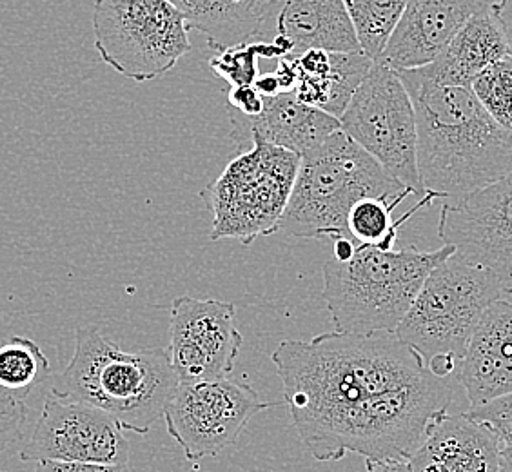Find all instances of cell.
Instances as JSON below:
<instances>
[{
  "label": "cell",
  "mask_w": 512,
  "mask_h": 472,
  "mask_svg": "<svg viewBox=\"0 0 512 472\" xmlns=\"http://www.w3.org/2000/svg\"><path fill=\"white\" fill-rule=\"evenodd\" d=\"M491 11L502 26L503 37L507 42V48H509V55H512V0H496Z\"/></svg>",
  "instance_id": "31"
},
{
  "label": "cell",
  "mask_w": 512,
  "mask_h": 472,
  "mask_svg": "<svg viewBox=\"0 0 512 472\" xmlns=\"http://www.w3.org/2000/svg\"><path fill=\"white\" fill-rule=\"evenodd\" d=\"M227 100H229V106L235 109L240 117H256L264 108V97L255 86L231 88Z\"/></svg>",
  "instance_id": "29"
},
{
  "label": "cell",
  "mask_w": 512,
  "mask_h": 472,
  "mask_svg": "<svg viewBox=\"0 0 512 472\" xmlns=\"http://www.w3.org/2000/svg\"><path fill=\"white\" fill-rule=\"evenodd\" d=\"M178 384L166 349L129 353L88 325L77 331L73 356L51 393L97 407L126 433L148 434Z\"/></svg>",
  "instance_id": "3"
},
{
  "label": "cell",
  "mask_w": 512,
  "mask_h": 472,
  "mask_svg": "<svg viewBox=\"0 0 512 472\" xmlns=\"http://www.w3.org/2000/svg\"><path fill=\"white\" fill-rule=\"evenodd\" d=\"M507 55L502 26L487 10L474 15L431 64L416 71L438 86L471 88L480 73Z\"/></svg>",
  "instance_id": "19"
},
{
  "label": "cell",
  "mask_w": 512,
  "mask_h": 472,
  "mask_svg": "<svg viewBox=\"0 0 512 472\" xmlns=\"http://www.w3.org/2000/svg\"><path fill=\"white\" fill-rule=\"evenodd\" d=\"M233 122L251 140L262 138L300 157L340 129L338 118L300 102L295 91L264 97V108L256 117L233 118Z\"/></svg>",
  "instance_id": "18"
},
{
  "label": "cell",
  "mask_w": 512,
  "mask_h": 472,
  "mask_svg": "<svg viewBox=\"0 0 512 472\" xmlns=\"http://www.w3.org/2000/svg\"><path fill=\"white\" fill-rule=\"evenodd\" d=\"M496 0H407L404 15L378 62L393 69L431 64L463 26Z\"/></svg>",
  "instance_id": "14"
},
{
  "label": "cell",
  "mask_w": 512,
  "mask_h": 472,
  "mask_svg": "<svg viewBox=\"0 0 512 472\" xmlns=\"http://www.w3.org/2000/svg\"><path fill=\"white\" fill-rule=\"evenodd\" d=\"M24 394L13 393L0 385V453L19 442L28 422V404Z\"/></svg>",
  "instance_id": "28"
},
{
  "label": "cell",
  "mask_w": 512,
  "mask_h": 472,
  "mask_svg": "<svg viewBox=\"0 0 512 472\" xmlns=\"http://www.w3.org/2000/svg\"><path fill=\"white\" fill-rule=\"evenodd\" d=\"M213 50L255 40L273 15L278 0H169Z\"/></svg>",
  "instance_id": "20"
},
{
  "label": "cell",
  "mask_w": 512,
  "mask_h": 472,
  "mask_svg": "<svg viewBox=\"0 0 512 472\" xmlns=\"http://www.w3.org/2000/svg\"><path fill=\"white\" fill-rule=\"evenodd\" d=\"M0 472H2V471H0Z\"/></svg>",
  "instance_id": "33"
},
{
  "label": "cell",
  "mask_w": 512,
  "mask_h": 472,
  "mask_svg": "<svg viewBox=\"0 0 512 472\" xmlns=\"http://www.w3.org/2000/svg\"><path fill=\"white\" fill-rule=\"evenodd\" d=\"M280 402L262 400L246 382L218 378L178 384L164 411L169 436L189 463L215 458L237 443L247 423Z\"/></svg>",
  "instance_id": "10"
},
{
  "label": "cell",
  "mask_w": 512,
  "mask_h": 472,
  "mask_svg": "<svg viewBox=\"0 0 512 472\" xmlns=\"http://www.w3.org/2000/svg\"><path fill=\"white\" fill-rule=\"evenodd\" d=\"M244 336L231 302L178 296L171 304L169 360L178 382H204L233 373Z\"/></svg>",
  "instance_id": "13"
},
{
  "label": "cell",
  "mask_w": 512,
  "mask_h": 472,
  "mask_svg": "<svg viewBox=\"0 0 512 472\" xmlns=\"http://www.w3.org/2000/svg\"><path fill=\"white\" fill-rule=\"evenodd\" d=\"M409 463L414 472H500V442L487 423L447 414Z\"/></svg>",
  "instance_id": "17"
},
{
  "label": "cell",
  "mask_w": 512,
  "mask_h": 472,
  "mask_svg": "<svg viewBox=\"0 0 512 472\" xmlns=\"http://www.w3.org/2000/svg\"><path fill=\"white\" fill-rule=\"evenodd\" d=\"M275 59V53L267 42L249 40L233 48L218 51L217 57L209 60V66L220 79L226 80L231 88L255 86L258 75V59Z\"/></svg>",
  "instance_id": "26"
},
{
  "label": "cell",
  "mask_w": 512,
  "mask_h": 472,
  "mask_svg": "<svg viewBox=\"0 0 512 472\" xmlns=\"http://www.w3.org/2000/svg\"><path fill=\"white\" fill-rule=\"evenodd\" d=\"M251 142L202 193L215 242L231 238L249 247L260 236L275 235L293 193L300 155L262 138Z\"/></svg>",
  "instance_id": "6"
},
{
  "label": "cell",
  "mask_w": 512,
  "mask_h": 472,
  "mask_svg": "<svg viewBox=\"0 0 512 472\" xmlns=\"http://www.w3.org/2000/svg\"><path fill=\"white\" fill-rule=\"evenodd\" d=\"M444 246L482 267L512 295V173L458 200H447L438 222Z\"/></svg>",
  "instance_id": "11"
},
{
  "label": "cell",
  "mask_w": 512,
  "mask_h": 472,
  "mask_svg": "<svg viewBox=\"0 0 512 472\" xmlns=\"http://www.w3.org/2000/svg\"><path fill=\"white\" fill-rule=\"evenodd\" d=\"M126 431L120 423L93 405L66 400L50 393L28 442L22 462H77L124 465L129 463Z\"/></svg>",
  "instance_id": "12"
},
{
  "label": "cell",
  "mask_w": 512,
  "mask_h": 472,
  "mask_svg": "<svg viewBox=\"0 0 512 472\" xmlns=\"http://www.w3.org/2000/svg\"><path fill=\"white\" fill-rule=\"evenodd\" d=\"M373 64L364 51H329V66L320 73L296 69V99L340 120Z\"/></svg>",
  "instance_id": "21"
},
{
  "label": "cell",
  "mask_w": 512,
  "mask_h": 472,
  "mask_svg": "<svg viewBox=\"0 0 512 472\" xmlns=\"http://www.w3.org/2000/svg\"><path fill=\"white\" fill-rule=\"evenodd\" d=\"M436 200H442V198L438 197L436 193H427L424 198H420L416 202V206L411 207L405 213L404 217L394 220V209L404 202L402 198H394V200L378 197L362 198L356 202L355 206L351 207L349 217H347L349 238L355 242L356 246L376 247L382 251H391L398 240L400 227L404 226L414 213L431 206Z\"/></svg>",
  "instance_id": "22"
},
{
  "label": "cell",
  "mask_w": 512,
  "mask_h": 472,
  "mask_svg": "<svg viewBox=\"0 0 512 472\" xmlns=\"http://www.w3.org/2000/svg\"><path fill=\"white\" fill-rule=\"evenodd\" d=\"M456 380L471 407L512 394V302L500 298L483 313Z\"/></svg>",
  "instance_id": "16"
},
{
  "label": "cell",
  "mask_w": 512,
  "mask_h": 472,
  "mask_svg": "<svg viewBox=\"0 0 512 472\" xmlns=\"http://www.w3.org/2000/svg\"><path fill=\"white\" fill-rule=\"evenodd\" d=\"M255 40L271 44L280 59L309 50L362 51L344 0H278Z\"/></svg>",
  "instance_id": "15"
},
{
  "label": "cell",
  "mask_w": 512,
  "mask_h": 472,
  "mask_svg": "<svg viewBox=\"0 0 512 472\" xmlns=\"http://www.w3.org/2000/svg\"><path fill=\"white\" fill-rule=\"evenodd\" d=\"M413 100L418 171L425 193L458 200L512 173V135L471 88L438 86L416 69H396Z\"/></svg>",
  "instance_id": "2"
},
{
  "label": "cell",
  "mask_w": 512,
  "mask_h": 472,
  "mask_svg": "<svg viewBox=\"0 0 512 472\" xmlns=\"http://www.w3.org/2000/svg\"><path fill=\"white\" fill-rule=\"evenodd\" d=\"M411 195L353 138L338 129L300 157L295 187L278 233L296 238H349L347 217L358 200H405Z\"/></svg>",
  "instance_id": "5"
},
{
  "label": "cell",
  "mask_w": 512,
  "mask_h": 472,
  "mask_svg": "<svg viewBox=\"0 0 512 472\" xmlns=\"http://www.w3.org/2000/svg\"><path fill=\"white\" fill-rule=\"evenodd\" d=\"M471 89L485 111L512 135V55L480 73Z\"/></svg>",
  "instance_id": "25"
},
{
  "label": "cell",
  "mask_w": 512,
  "mask_h": 472,
  "mask_svg": "<svg viewBox=\"0 0 512 472\" xmlns=\"http://www.w3.org/2000/svg\"><path fill=\"white\" fill-rule=\"evenodd\" d=\"M95 50L120 75L148 82L191 51L189 26L169 0H95Z\"/></svg>",
  "instance_id": "8"
},
{
  "label": "cell",
  "mask_w": 512,
  "mask_h": 472,
  "mask_svg": "<svg viewBox=\"0 0 512 472\" xmlns=\"http://www.w3.org/2000/svg\"><path fill=\"white\" fill-rule=\"evenodd\" d=\"M271 362L296 433L318 462L349 453L409 460L454 400L451 378L434 376L394 333L286 340Z\"/></svg>",
  "instance_id": "1"
},
{
  "label": "cell",
  "mask_w": 512,
  "mask_h": 472,
  "mask_svg": "<svg viewBox=\"0 0 512 472\" xmlns=\"http://www.w3.org/2000/svg\"><path fill=\"white\" fill-rule=\"evenodd\" d=\"M360 48L378 60L404 15L407 0H344Z\"/></svg>",
  "instance_id": "23"
},
{
  "label": "cell",
  "mask_w": 512,
  "mask_h": 472,
  "mask_svg": "<svg viewBox=\"0 0 512 472\" xmlns=\"http://www.w3.org/2000/svg\"><path fill=\"white\" fill-rule=\"evenodd\" d=\"M465 413L493 427L500 442V472H512V394L471 407Z\"/></svg>",
  "instance_id": "27"
},
{
  "label": "cell",
  "mask_w": 512,
  "mask_h": 472,
  "mask_svg": "<svg viewBox=\"0 0 512 472\" xmlns=\"http://www.w3.org/2000/svg\"><path fill=\"white\" fill-rule=\"evenodd\" d=\"M35 472H133L129 463L106 465V463L37 462Z\"/></svg>",
  "instance_id": "30"
},
{
  "label": "cell",
  "mask_w": 512,
  "mask_h": 472,
  "mask_svg": "<svg viewBox=\"0 0 512 472\" xmlns=\"http://www.w3.org/2000/svg\"><path fill=\"white\" fill-rule=\"evenodd\" d=\"M454 253L453 246L434 251L356 246L347 260H327L322 269L324 300L336 331L396 333L427 276Z\"/></svg>",
  "instance_id": "4"
},
{
  "label": "cell",
  "mask_w": 512,
  "mask_h": 472,
  "mask_svg": "<svg viewBox=\"0 0 512 472\" xmlns=\"http://www.w3.org/2000/svg\"><path fill=\"white\" fill-rule=\"evenodd\" d=\"M340 129L413 195H427L418 171L413 100L396 69L376 60L340 117Z\"/></svg>",
  "instance_id": "9"
},
{
  "label": "cell",
  "mask_w": 512,
  "mask_h": 472,
  "mask_svg": "<svg viewBox=\"0 0 512 472\" xmlns=\"http://www.w3.org/2000/svg\"><path fill=\"white\" fill-rule=\"evenodd\" d=\"M500 298L502 287L493 275L454 253L427 276L394 335L413 347L425 365L440 354L462 362L483 313Z\"/></svg>",
  "instance_id": "7"
},
{
  "label": "cell",
  "mask_w": 512,
  "mask_h": 472,
  "mask_svg": "<svg viewBox=\"0 0 512 472\" xmlns=\"http://www.w3.org/2000/svg\"><path fill=\"white\" fill-rule=\"evenodd\" d=\"M367 472H414L409 460H367Z\"/></svg>",
  "instance_id": "32"
},
{
  "label": "cell",
  "mask_w": 512,
  "mask_h": 472,
  "mask_svg": "<svg viewBox=\"0 0 512 472\" xmlns=\"http://www.w3.org/2000/svg\"><path fill=\"white\" fill-rule=\"evenodd\" d=\"M50 374V360L35 340L28 336H11L0 345V385L4 389L30 396Z\"/></svg>",
  "instance_id": "24"
}]
</instances>
